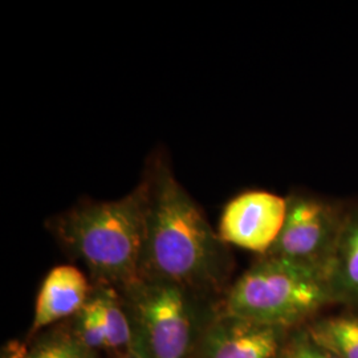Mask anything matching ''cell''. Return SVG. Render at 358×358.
Instances as JSON below:
<instances>
[{
	"label": "cell",
	"instance_id": "6da1fadb",
	"mask_svg": "<svg viewBox=\"0 0 358 358\" xmlns=\"http://www.w3.org/2000/svg\"><path fill=\"white\" fill-rule=\"evenodd\" d=\"M145 178L149 199L141 280L170 282L189 292L219 288L229 272L227 244L164 155L155 157Z\"/></svg>",
	"mask_w": 358,
	"mask_h": 358
},
{
	"label": "cell",
	"instance_id": "7a4b0ae2",
	"mask_svg": "<svg viewBox=\"0 0 358 358\" xmlns=\"http://www.w3.org/2000/svg\"><path fill=\"white\" fill-rule=\"evenodd\" d=\"M149 185L115 201H84L52 217L56 239L83 260L96 284L127 291L141 280Z\"/></svg>",
	"mask_w": 358,
	"mask_h": 358
},
{
	"label": "cell",
	"instance_id": "3957f363",
	"mask_svg": "<svg viewBox=\"0 0 358 358\" xmlns=\"http://www.w3.org/2000/svg\"><path fill=\"white\" fill-rule=\"evenodd\" d=\"M329 303L334 297L325 271L262 256L229 289L222 315L287 328Z\"/></svg>",
	"mask_w": 358,
	"mask_h": 358
},
{
	"label": "cell",
	"instance_id": "277c9868",
	"mask_svg": "<svg viewBox=\"0 0 358 358\" xmlns=\"http://www.w3.org/2000/svg\"><path fill=\"white\" fill-rule=\"evenodd\" d=\"M133 352L142 358H187L192 319L189 291L165 282L142 279L127 291Z\"/></svg>",
	"mask_w": 358,
	"mask_h": 358
},
{
	"label": "cell",
	"instance_id": "5b68a950",
	"mask_svg": "<svg viewBox=\"0 0 358 358\" xmlns=\"http://www.w3.org/2000/svg\"><path fill=\"white\" fill-rule=\"evenodd\" d=\"M349 202L309 192L287 196L282 232L264 256L280 257L327 272L338 242Z\"/></svg>",
	"mask_w": 358,
	"mask_h": 358
},
{
	"label": "cell",
	"instance_id": "8992f818",
	"mask_svg": "<svg viewBox=\"0 0 358 358\" xmlns=\"http://www.w3.org/2000/svg\"><path fill=\"white\" fill-rule=\"evenodd\" d=\"M287 215V198L252 190L239 194L226 205L217 234L226 244L262 256L276 243Z\"/></svg>",
	"mask_w": 358,
	"mask_h": 358
},
{
	"label": "cell",
	"instance_id": "52a82bcc",
	"mask_svg": "<svg viewBox=\"0 0 358 358\" xmlns=\"http://www.w3.org/2000/svg\"><path fill=\"white\" fill-rule=\"evenodd\" d=\"M285 328L222 315L203 333L201 358H278Z\"/></svg>",
	"mask_w": 358,
	"mask_h": 358
},
{
	"label": "cell",
	"instance_id": "ba28073f",
	"mask_svg": "<svg viewBox=\"0 0 358 358\" xmlns=\"http://www.w3.org/2000/svg\"><path fill=\"white\" fill-rule=\"evenodd\" d=\"M92 287L80 269L65 264L52 268L38 289L32 331L38 332L77 313L87 304Z\"/></svg>",
	"mask_w": 358,
	"mask_h": 358
},
{
	"label": "cell",
	"instance_id": "9c48e42d",
	"mask_svg": "<svg viewBox=\"0 0 358 358\" xmlns=\"http://www.w3.org/2000/svg\"><path fill=\"white\" fill-rule=\"evenodd\" d=\"M334 301L358 304V203L349 202L343 230L327 269Z\"/></svg>",
	"mask_w": 358,
	"mask_h": 358
},
{
	"label": "cell",
	"instance_id": "30bf717a",
	"mask_svg": "<svg viewBox=\"0 0 358 358\" xmlns=\"http://www.w3.org/2000/svg\"><path fill=\"white\" fill-rule=\"evenodd\" d=\"M87 303L103 328L108 349H127L130 352L134 344V334L128 310L118 291L109 285L96 284Z\"/></svg>",
	"mask_w": 358,
	"mask_h": 358
},
{
	"label": "cell",
	"instance_id": "8fae6325",
	"mask_svg": "<svg viewBox=\"0 0 358 358\" xmlns=\"http://www.w3.org/2000/svg\"><path fill=\"white\" fill-rule=\"evenodd\" d=\"M307 333L338 358H358V317L322 319L310 325Z\"/></svg>",
	"mask_w": 358,
	"mask_h": 358
},
{
	"label": "cell",
	"instance_id": "7c38bea8",
	"mask_svg": "<svg viewBox=\"0 0 358 358\" xmlns=\"http://www.w3.org/2000/svg\"><path fill=\"white\" fill-rule=\"evenodd\" d=\"M10 358H94L93 350L84 345L73 331H56L38 340L29 349H7Z\"/></svg>",
	"mask_w": 358,
	"mask_h": 358
},
{
	"label": "cell",
	"instance_id": "4fadbf2b",
	"mask_svg": "<svg viewBox=\"0 0 358 358\" xmlns=\"http://www.w3.org/2000/svg\"><path fill=\"white\" fill-rule=\"evenodd\" d=\"M285 358H338L332 352L316 344L307 331L299 334L285 350Z\"/></svg>",
	"mask_w": 358,
	"mask_h": 358
},
{
	"label": "cell",
	"instance_id": "5bb4252c",
	"mask_svg": "<svg viewBox=\"0 0 358 358\" xmlns=\"http://www.w3.org/2000/svg\"><path fill=\"white\" fill-rule=\"evenodd\" d=\"M120 358H142L141 356H138L136 352H133V350H130V352H127L122 357Z\"/></svg>",
	"mask_w": 358,
	"mask_h": 358
},
{
	"label": "cell",
	"instance_id": "9a60e30c",
	"mask_svg": "<svg viewBox=\"0 0 358 358\" xmlns=\"http://www.w3.org/2000/svg\"><path fill=\"white\" fill-rule=\"evenodd\" d=\"M1 358H10V356H8V353H6V356H3Z\"/></svg>",
	"mask_w": 358,
	"mask_h": 358
}]
</instances>
